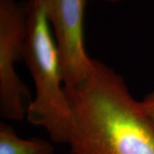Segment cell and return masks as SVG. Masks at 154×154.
I'll list each match as a JSON object with an SVG mask.
<instances>
[{
    "label": "cell",
    "mask_w": 154,
    "mask_h": 154,
    "mask_svg": "<svg viewBox=\"0 0 154 154\" xmlns=\"http://www.w3.org/2000/svg\"><path fill=\"white\" fill-rule=\"evenodd\" d=\"M65 91L70 154H154V121L112 68L94 59L87 78Z\"/></svg>",
    "instance_id": "6da1fadb"
},
{
    "label": "cell",
    "mask_w": 154,
    "mask_h": 154,
    "mask_svg": "<svg viewBox=\"0 0 154 154\" xmlns=\"http://www.w3.org/2000/svg\"><path fill=\"white\" fill-rule=\"evenodd\" d=\"M24 61L35 91L27 119L33 125L45 128L51 141L68 144L73 125L72 110L45 0L28 1Z\"/></svg>",
    "instance_id": "7a4b0ae2"
},
{
    "label": "cell",
    "mask_w": 154,
    "mask_h": 154,
    "mask_svg": "<svg viewBox=\"0 0 154 154\" xmlns=\"http://www.w3.org/2000/svg\"><path fill=\"white\" fill-rule=\"evenodd\" d=\"M28 34V2L0 0V115L11 121L27 117L33 97L18 76Z\"/></svg>",
    "instance_id": "3957f363"
},
{
    "label": "cell",
    "mask_w": 154,
    "mask_h": 154,
    "mask_svg": "<svg viewBox=\"0 0 154 154\" xmlns=\"http://www.w3.org/2000/svg\"><path fill=\"white\" fill-rule=\"evenodd\" d=\"M47 17L59 52L64 87H73L88 75L94 63L84 45L87 0H45Z\"/></svg>",
    "instance_id": "277c9868"
},
{
    "label": "cell",
    "mask_w": 154,
    "mask_h": 154,
    "mask_svg": "<svg viewBox=\"0 0 154 154\" xmlns=\"http://www.w3.org/2000/svg\"><path fill=\"white\" fill-rule=\"evenodd\" d=\"M50 141L40 138L22 139L13 127L0 122V154H54Z\"/></svg>",
    "instance_id": "5b68a950"
},
{
    "label": "cell",
    "mask_w": 154,
    "mask_h": 154,
    "mask_svg": "<svg viewBox=\"0 0 154 154\" xmlns=\"http://www.w3.org/2000/svg\"><path fill=\"white\" fill-rule=\"evenodd\" d=\"M139 106L144 114L154 121V90L146 95L142 100L139 101Z\"/></svg>",
    "instance_id": "8992f818"
},
{
    "label": "cell",
    "mask_w": 154,
    "mask_h": 154,
    "mask_svg": "<svg viewBox=\"0 0 154 154\" xmlns=\"http://www.w3.org/2000/svg\"><path fill=\"white\" fill-rule=\"evenodd\" d=\"M104 1H107V2H112V3H114V2H119V1H121V0H104Z\"/></svg>",
    "instance_id": "52a82bcc"
}]
</instances>
